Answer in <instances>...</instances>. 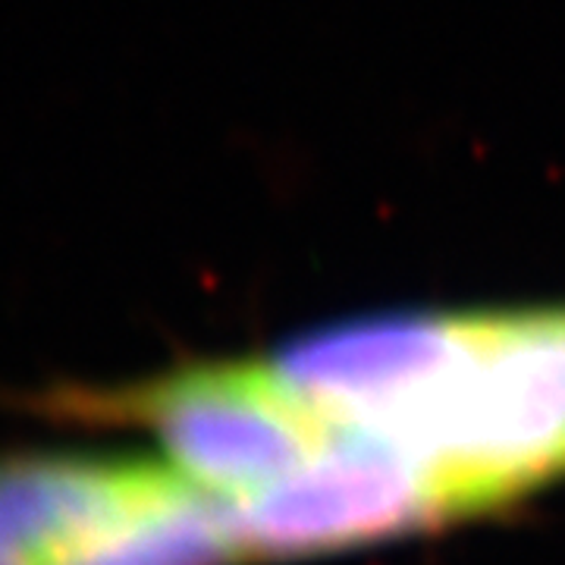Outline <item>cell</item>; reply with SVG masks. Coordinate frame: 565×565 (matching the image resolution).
Returning a JSON list of instances; mask_svg holds the SVG:
<instances>
[{"mask_svg": "<svg viewBox=\"0 0 565 565\" xmlns=\"http://www.w3.org/2000/svg\"><path fill=\"white\" fill-rule=\"evenodd\" d=\"M449 515L422 465L374 437L337 430L311 462L230 505L252 556H302L403 534Z\"/></svg>", "mask_w": 565, "mask_h": 565, "instance_id": "obj_3", "label": "cell"}, {"mask_svg": "<svg viewBox=\"0 0 565 565\" xmlns=\"http://www.w3.org/2000/svg\"><path fill=\"white\" fill-rule=\"evenodd\" d=\"M182 484L167 462L0 452V565H104L122 531Z\"/></svg>", "mask_w": 565, "mask_h": 565, "instance_id": "obj_5", "label": "cell"}, {"mask_svg": "<svg viewBox=\"0 0 565 565\" xmlns=\"http://www.w3.org/2000/svg\"><path fill=\"white\" fill-rule=\"evenodd\" d=\"M29 412L141 427L189 484L239 500L282 481L337 437L274 364H199L117 390H47L29 399Z\"/></svg>", "mask_w": 565, "mask_h": 565, "instance_id": "obj_2", "label": "cell"}, {"mask_svg": "<svg viewBox=\"0 0 565 565\" xmlns=\"http://www.w3.org/2000/svg\"><path fill=\"white\" fill-rule=\"evenodd\" d=\"M462 340L465 315H393L296 340L274 371L337 430L386 444L434 399Z\"/></svg>", "mask_w": 565, "mask_h": 565, "instance_id": "obj_4", "label": "cell"}, {"mask_svg": "<svg viewBox=\"0 0 565 565\" xmlns=\"http://www.w3.org/2000/svg\"><path fill=\"white\" fill-rule=\"evenodd\" d=\"M390 446L430 475L449 515L565 475V308L465 315L444 384Z\"/></svg>", "mask_w": 565, "mask_h": 565, "instance_id": "obj_1", "label": "cell"}]
</instances>
